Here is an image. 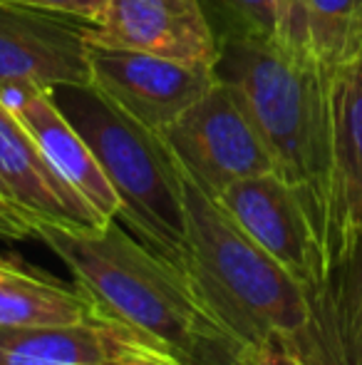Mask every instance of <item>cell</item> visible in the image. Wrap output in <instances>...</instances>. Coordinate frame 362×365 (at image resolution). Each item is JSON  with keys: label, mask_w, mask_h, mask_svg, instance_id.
<instances>
[{"label": "cell", "mask_w": 362, "mask_h": 365, "mask_svg": "<svg viewBox=\"0 0 362 365\" xmlns=\"http://www.w3.org/2000/svg\"><path fill=\"white\" fill-rule=\"evenodd\" d=\"M35 236L73 271L100 316L139 333L179 365H238L243 346L201 306L186 274L117 217L102 226L35 221Z\"/></svg>", "instance_id": "obj_1"}, {"label": "cell", "mask_w": 362, "mask_h": 365, "mask_svg": "<svg viewBox=\"0 0 362 365\" xmlns=\"http://www.w3.org/2000/svg\"><path fill=\"white\" fill-rule=\"evenodd\" d=\"M183 207V274L213 321L241 346L278 338L305 363L340 365L305 286L263 251L216 199L186 177Z\"/></svg>", "instance_id": "obj_2"}, {"label": "cell", "mask_w": 362, "mask_h": 365, "mask_svg": "<svg viewBox=\"0 0 362 365\" xmlns=\"http://www.w3.org/2000/svg\"><path fill=\"white\" fill-rule=\"evenodd\" d=\"M273 157L275 174L298 192L320 234L330 172V75L278 38H231L213 65Z\"/></svg>", "instance_id": "obj_3"}, {"label": "cell", "mask_w": 362, "mask_h": 365, "mask_svg": "<svg viewBox=\"0 0 362 365\" xmlns=\"http://www.w3.org/2000/svg\"><path fill=\"white\" fill-rule=\"evenodd\" d=\"M50 95L85 137L115 189L119 199L117 219L183 271V174L164 137L119 110L92 82L60 85Z\"/></svg>", "instance_id": "obj_4"}, {"label": "cell", "mask_w": 362, "mask_h": 365, "mask_svg": "<svg viewBox=\"0 0 362 365\" xmlns=\"http://www.w3.org/2000/svg\"><path fill=\"white\" fill-rule=\"evenodd\" d=\"M320 328L340 365H353L362 279V55L330 73V172L318 234Z\"/></svg>", "instance_id": "obj_5"}, {"label": "cell", "mask_w": 362, "mask_h": 365, "mask_svg": "<svg viewBox=\"0 0 362 365\" xmlns=\"http://www.w3.org/2000/svg\"><path fill=\"white\" fill-rule=\"evenodd\" d=\"M186 179L218 199L231 184L275 172L256 122L226 82L216 80L203 97L161 132Z\"/></svg>", "instance_id": "obj_6"}, {"label": "cell", "mask_w": 362, "mask_h": 365, "mask_svg": "<svg viewBox=\"0 0 362 365\" xmlns=\"http://www.w3.org/2000/svg\"><path fill=\"white\" fill-rule=\"evenodd\" d=\"M87 58L92 85L159 135L218 80L213 68L100 43H87Z\"/></svg>", "instance_id": "obj_7"}, {"label": "cell", "mask_w": 362, "mask_h": 365, "mask_svg": "<svg viewBox=\"0 0 362 365\" xmlns=\"http://www.w3.org/2000/svg\"><path fill=\"white\" fill-rule=\"evenodd\" d=\"M90 23L25 5L0 3V87L90 85Z\"/></svg>", "instance_id": "obj_8"}, {"label": "cell", "mask_w": 362, "mask_h": 365, "mask_svg": "<svg viewBox=\"0 0 362 365\" xmlns=\"http://www.w3.org/2000/svg\"><path fill=\"white\" fill-rule=\"evenodd\" d=\"M216 202L263 251L305 286L315 306L320 289V251L313 221L298 192L280 174L266 172L231 184Z\"/></svg>", "instance_id": "obj_9"}, {"label": "cell", "mask_w": 362, "mask_h": 365, "mask_svg": "<svg viewBox=\"0 0 362 365\" xmlns=\"http://www.w3.org/2000/svg\"><path fill=\"white\" fill-rule=\"evenodd\" d=\"M87 43L203 68H213L221 53L198 0H107L102 20L87 28Z\"/></svg>", "instance_id": "obj_10"}, {"label": "cell", "mask_w": 362, "mask_h": 365, "mask_svg": "<svg viewBox=\"0 0 362 365\" xmlns=\"http://www.w3.org/2000/svg\"><path fill=\"white\" fill-rule=\"evenodd\" d=\"M0 194L35 221L102 226L95 209L60 177L28 127L0 97Z\"/></svg>", "instance_id": "obj_11"}, {"label": "cell", "mask_w": 362, "mask_h": 365, "mask_svg": "<svg viewBox=\"0 0 362 365\" xmlns=\"http://www.w3.org/2000/svg\"><path fill=\"white\" fill-rule=\"evenodd\" d=\"M0 97L18 120L28 127L40 152L45 154L53 169L100 214L102 219H115L119 214L112 184L107 182L100 162L92 154L85 137L73 127V122L55 105L48 90L35 85H5L0 87Z\"/></svg>", "instance_id": "obj_12"}, {"label": "cell", "mask_w": 362, "mask_h": 365, "mask_svg": "<svg viewBox=\"0 0 362 365\" xmlns=\"http://www.w3.org/2000/svg\"><path fill=\"white\" fill-rule=\"evenodd\" d=\"M0 348L30 353L63 365H115L144 353H161L139 333L105 316L55 326L8 328L0 331Z\"/></svg>", "instance_id": "obj_13"}, {"label": "cell", "mask_w": 362, "mask_h": 365, "mask_svg": "<svg viewBox=\"0 0 362 365\" xmlns=\"http://www.w3.org/2000/svg\"><path fill=\"white\" fill-rule=\"evenodd\" d=\"M100 316L87 291L13 256H0V331Z\"/></svg>", "instance_id": "obj_14"}, {"label": "cell", "mask_w": 362, "mask_h": 365, "mask_svg": "<svg viewBox=\"0 0 362 365\" xmlns=\"http://www.w3.org/2000/svg\"><path fill=\"white\" fill-rule=\"evenodd\" d=\"M278 40L335 73L362 55V0H290Z\"/></svg>", "instance_id": "obj_15"}, {"label": "cell", "mask_w": 362, "mask_h": 365, "mask_svg": "<svg viewBox=\"0 0 362 365\" xmlns=\"http://www.w3.org/2000/svg\"><path fill=\"white\" fill-rule=\"evenodd\" d=\"M218 45L231 38H278L290 0H198Z\"/></svg>", "instance_id": "obj_16"}, {"label": "cell", "mask_w": 362, "mask_h": 365, "mask_svg": "<svg viewBox=\"0 0 362 365\" xmlns=\"http://www.w3.org/2000/svg\"><path fill=\"white\" fill-rule=\"evenodd\" d=\"M0 3L25 5V8L45 10V13L68 15V18L82 20V23L97 25L105 15L107 0H0Z\"/></svg>", "instance_id": "obj_17"}, {"label": "cell", "mask_w": 362, "mask_h": 365, "mask_svg": "<svg viewBox=\"0 0 362 365\" xmlns=\"http://www.w3.org/2000/svg\"><path fill=\"white\" fill-rule=\"evenodd\" d=\"M238 365H310V363H305L283 341L268 338V341L253 343V346H243L241 356H238Z\"/></svg>", "instance_id": "obj_18"}, {"label": "cell", "mask_w": 362, "mask_h": 365, "mask_svg": "<svg viewBox=\"0 0 362 365\" xmlns=\"http://www.w3.org/2000/svg\"><path fill=\"white\" fill-rule=\"evenodd\" d=\"M35 236V224L28 214H23L13 202L0 194V239L20 241Z\"/></svg>", "instance_id": "obj_19"}, {"label": "cell", "mask_w": 362, "mask_h": 365, "mask_svg": "<svg viewBox=\"0 0 362 365\" xmlns=\"http://www.w3.org/2000/svg\"><path fill=\"white\" fill-rule=\"evenodd\" d=\"M0 365H63V363L48 361V358L30 356V353L10 351V348H0Z\"/></svg>", "instance_id": "obj_20"}, {"label": "cell", "mask_w": 362, "mask_h": 365, "mask_svg": "<svg viewBox=\"0 0 362 365\" xmlns=\"http://www.w3.org/2000/svg\"><path fill=\"white\" fill-rule=\"evenodd\" d=\"M115 365H179V363L171 361L169 356H161V353H144V356L127 358V361L115 363Z\"/></svg>", "instance_id": "obj_21"}, {"label": "cell", "mask_w": 362, "mask_h": 365, "mask_svg": "<svg viewBox=\"0 0 362 365\" xmlns=\"http://www.w3.org/2000/svg\"><path fill=\"white\" fill-rule=\"evenodd\" d=\"M360 338H362V279H360V296H358V308H355V326H353V365H355V353H358Z\"/></svg>", "instance_id": "obj_22"}, {"label": "cell", "mask_w": 362, "mask_h": 365, "mask_svg": "<svg viewBox=\"0 0 362 365\" xmlns=\"http://www.w3.org/2000/svg\"><path fill=\"white\" fill-rule=\"evenodd\" d=\"M355 365H362V338L358 343V353H355Z\"/></svg>", "instance_id": "obj_23"}]
</instances>
